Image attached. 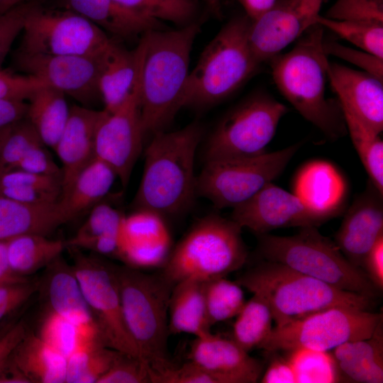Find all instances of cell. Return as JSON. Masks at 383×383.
I'll return each mask as SVG.
<instances>
[{
  "label": "cell",
  "instance_id": "obj_1",
  "mask_svg": "<svg viewBox=\"0 0 383 383\" xmlns=\"http://www.w3.org/2000/svg\"><path fill=\"white\" fill-rule=\"evenodd\" d=\"M200 26L150 30L140 38L139 96L145 135L165 131L184 107L190 55Z\"/></svg>",
  "mask_w": 383,
  "mask_h": 383
},
{
  "label": "cell",
  "instance_id": "obj_2",
  "mask_svg": "<svg viewBox=\"0 0 383 383\" xmlns=\"http://www.w3.org/2000/svg\"><path fill=\"white\" fill-rule=\"evenodd\" d=\"M202 135L203 128L197 123L152 135L133 201L135 209L164 216L179 214L192 206L196 196L195 155Z\"/></svg>",
  "mask_w": 383,
  "mask_h": 383
},
{
  "label": "cell",
  "instance_id": "obj_3",
  "mask_svg": "<svg viewBox=\"0 0 383 383\" xmlns=\"http://www.w3.org/2000/svg\"><path fill=\"white\" fill-rule=\"evenodd\" d=\"M323 28L316 24L288 52L274 57L273 80L285 99L331 139L345 133L343 117L326 97L329 61L323 49Z\"/></svg>",
  "mask_w": 383,
  "mask_h": 383
},
{
  "label": "cell",
  "instance_id": "obj_4",
  "mask_svg": "<svg viewBox=\"0 0 383 383\" xmlns=\"http://www.w3.org/2000/svg\"><path fill=\"white\" fill-rule=\"evenodd\" d=\"M236 282L268 304L275 326L332 307L367 310L372 298L340 289L279 262L264 260Z\"/></svg>",
  "mask_w": 383,
  "mask_h": 383
},
{
  "label": "cell",
  "instance_id": "obj_5",
  "mask_svg": "<svg viewBox=\"0 0 383 383\" xmlns=\"http://www.w3.org/2000/svg\"><path fill=\"white\" fill-rule=\"evenodd\" d=\"M251 20L239 16L225 24L201 52L189 72L184 107L215 105L237 91L257 71L248 43Z\"/></svg>",
  "mask_w": 383,
  "mask_h": 383
},
{
  "label": "cell",
  "instance_id": "obj_6",
  "mask_svg": "<svg viewBox=\"0 0 383 383\" xmlns=\"http://www.w3.org/2000/svg\"><path fill=\"white\" fill-rule=\"evenodd\" d=\"M124 321L152 375L172 365L167 355L168 309L173 285L159 271L116 266Z\"/></svg>",
  "mask_w": 383,
  "mask_h": 383
},
{
  "label": "cell",
  "instance_id": "obj_7",
  "mask_svg": "<svg viewBox=\"0 0 383 383\" xmlns=\"http://www.w3.org/2000/svg\"><path fill=\"white\" fill-rule=\"evenodd\" d=\"M241 231L231 218L217 214L201 218L172 248L160 272L173 286L185 279L226 277L248 260Z\"/></svg>",
  "mask_w": 383,
  "mask_h": 383
},
{
  "label": "cell",
  "instance_id": "obj_8",
  "mask_svg": "<svg viewBox=\"0 0 383 383\" xmlns=\"http://www.w3.org/2000/svg\"><path fill=\"white\" fill-rule=\"evenodd\" d=\"M257 237V250L265 260L281 263L342 290L371 298L377 293L365 272L353 265L316 227L301 228L290 236L267 233Z\"/></svg>",
  "mask_w": 383,
  "mask_h": 383
},
{
  "label": "cell",
  "instance_id": "obj_9",
  "mask_svg": "<svg viewBox=\"0 0 383 383\" xmlns=\"http://www.w3.org/2000/svg\"><path fill=\"white\" fill-rule=\"evenodd\" d=\"M301 145L299 143L252 157L206 161L196 177V195L217 209H233L281 174Z\"/></svg>",
  "mask_w": 383,
  "mask_h": 383
},
{
  "label": "cell",
  "instance_id": "obj_10",
  "mask_svg": "<svg viewBox=\"0 0 383 383\" xmlns=\"http://www.w3.org/2000/svg\"><path fill=\"white\" fill-rule=\"evenodd\" d=\"M287 108L264 93L250 95L228 111L209 138L205 161L263 154Z\"/></svg>",
  "mask_w": 383,
  "mask_h": 383
},
{
  "label": "cell",
  "instance_id": "obj_11",
  "mask_svg": "<svg viewBox=\"0 0 383 383\" xmlns=\"http://www.w3.org/2000/svg\"><path fill=\"white\" fill-rule=\"evenodd\" d=\"M382 320V313L332 307L273 327L260 349L267 353L296 348L330 351L344 343L370 338Z\"/></svg>",
  "mask_w": 383,
  "mask_h": 383
},
{
  "label": "cell",
  "instance_id": "obj_12",
  "mask_svg": "<svg viewBox=\"0 0 383 383\" xmlns=\"http://www.w3.org/2000/svg\"><path fill=\"white\" fill-rule=\"evenodd\" d=\"M67 248L100 341L116 351L141 357L124 321L116 265L79 249Z\"/></svg>",
  "mask_w": 383,
  "mask_h": 383
},
{
  "label": "cell",
  "instance_id": "obj_13",
  "mask_svg": "<svg viewBox=\"0 0 383 383\" xmlns=\"http://www.w3.org/2000/svg\"><path fill=\"white\" fill-rule=\"evenodd\" d=\"M17 51L98 58L111 38L99 26L69 9H45L40 3L28 14Z\"/></svg>",
  "mask_w": 383,
  "mask_h": 383
},
{
  "label": "cell",
  "instance_id": "obj_14",
  "mask_svg": "<svg viewBox=\"0 0 383 383\" xmlns=\"http://www.w3.org/2000/svg\"><path fill=\"white\" fill-rule=\"evenodd\" d=\"M139 78L140 70L133 91L121 106L112 113L105 111L95 137V157L113 170L123 187L127 186L141 153L145 135L140 106Z\"/></svg>",
  "mask_w": 383,
  "mask_h": 383
},
{
  "label": "cell",
  "instance_id": "obj_15",
  "mask_svg": "<svg viewBox=\"0 0 383 383\" xmlns=\"http://www.w3.org/2000/svg\"><path fill=\"white\" fill-rule=\"evenodd\" d=\"M15 67L91 108L101 100L98 58L25 53L16 50ZM102 101V100H101Z\"/></svg>",
  "mask_w": 383,
  "mask_h": 383
},
{
  "label": "cell",
  "instance_id": "obj_16",
  "mask_svg": "<svg viewBox=\"0 0 383 383\" xmlns=\"http://www.w3.org/2000/svg\"><path fill=\"white\" fill-rule=\"evenodd\" d=\"M324 0H279L254 21L248 43L261 64L277 56L290 43L317 24Z\"/></svg>",
  "mask_w": 383,
  "mask_h": 383
},
{
  "label": "cell",
  "instance_id": "obj_17",
  "mask_svg": "<svg viewBox=\"0 0 383 383\" xmlns=\"http://www.w3.org/2000/svg\"><path fill=\"white\" fill-rule=\"evenodd\" d=\"M231 219L257 235L286 227H317L326 221L296 194L272 182L233 209Z\"/></svg>",
  "mask_w": 383,
  "mask_h": 383
},
{
  "label": "cell",
  "instance_id": "obj_18",
  "mask_svg": "<svg viewBox=\"0 0 383 383\" xmlns=\"http://www.w3.org/2000/svg\"><path fill=\"white\" fill-rule=\"evenodd\" d=\"M172 250V240L163 216L135 209L125 216L120 231L118 258L136 269L161 268Z\"/></svg>",
  "mask_w": 383,
  "mask_h": 383
},
{
  "label": "cell",
  "instance_id": "obj_19",
  "mask_svg": "<svg viewBox=\"0 0 383 383\" xmlns=\"http://www.w3.org/2000/svg\"><path fill=\"white\" fill-rule=\"evenodd\" d=\"M382 235V194L370 182L347 210L334 243L353 265L361 268L366 255Z\"/></svg>",
  "mask_w": 383,
  "mask_h": 383
},
{
  "label": "cell",
  "instance_id": "obj_20",
  "mask_svg": "<svg viewBox=\"0 0 383 383\" xmlns=\"http://www.w3.org/2000/svg\"><path fill=\"white\" fill-rule=\"evenodd\" d=\"M189 359L211 373L218 383H255L260 379L262 363L232 339L211 331L195 337Z\"/></svg>",
  "mask_w": 383,
  "mask_h": 383
},
{
  "label": "cell",
  "instance_id": "obj_21",
  "mask_svg": "<svg viewBox=\"0 0 383 383\" xmlns=\"http://www.w3.org/2000/svg\"><path fill=\"white\" fill-rule=\"evenodd\" d=\"M327 74L340 108L348 109L380 134L383 130V81L338 63L329 62Z\"/></svg>",
  "mask_w": 383,
  "mask_h": 383
},
{
  "label": "cell",
  "instance_id": "obj_22",
  "mask_svg": "<svg viewBox=\"0 0 383 383\" xmlns=\"http://www.w3.org/2000/svg\"><path fill=\"white\" fill-rule=\"evenodd\" d=\"M38 282L48 309L67 319L80 337L98 336L91 313L72 265L58 257L47 267Z\"/></svg>",
  "mask_w": 383,
  "mask_h": 383
},
{
  "label": "cell",
  "instance_id": "obj_23",
  "mask_svg": "<svg viewBox=\"0 0 383 383\" xmlns=\"http://www.w3.org/2000/svg\"><path fill=\"white\" fill-rule=\"evenodd\" d=\"M106 113L83 106L70 109L67 124L54 148L62 164V194L94 157L98 126Z\"/></svg>",
  "mask_w": 383,
  "mask_h": 383
},
{
  "label": "cell",
  "instance_id": "obj_24",
  "mask_svg": "<svg viewBox=\"0 0 383 383\" xmlns=\"http://www.w3.org/2000/svg\"><path fill=\"white\" fill-rule=\"evenodd\" d=\"M293 193L327 221L341 213L348 186L340 171L325 160H313L297 172Z\"/></svg>",
  "mask_w": 383,
  "mask_h": 383
},
{
  "label": "cell",
  "instance_id": "obj_25",
  "mask_svg": "<svg viewBox=\"0 0 383 383\" xmlns=\"http://www.w3.org/2000/svg\"><path fill=\"white\" fill-rule=\"evenodd\" d=\"M99 86L106 112L112 113L126 101L136 83L140 65L139 44L129 50L120 40L111 38L98 57Z\"/></svg>",
  "mask_w": 383,
  "mask_h": 383
},
{
  "label": "cell",
  "instance_id": "obj_26",
  "mask_svg": "<svg viewBox=\"0 0 383 383\" xmlns=\"http://www.w3.org/2000/svg\"><path fill=\"white\" fill-rule=\"evenodd\" d=\"M63 7L88 19L118 40H135L150 30L165 29L162 21L140 16L116 0H60Z\"/></svg>",
  "mask_w": 383,
  "mask_h": 383
},
{
  "label": "cell",
  "instance_id": "obj_27",
  "mask_svg": "<svg viewBox=\"0 0 383 383\" xmlns=\"http://www.w3.org/2000/svg\"><path fill=\"white\" fill-rule=\"evenodd\" d=\"M332 350L345 382H383L382 320L370 338L344 343Z\"/></svg>",
  "mask_w": 383,
  "mask_h": 383
},
{
  "label": "cell",
  "instance_id": "obj_28",
  "mask_svg": "<svg viewBox=\"0 0 383 383\" xmlns=\"http://www.w3.org/2000/svg\"><path fill=\"white\" fill-rule=\"evenodd\" d=\"M58 202L31 205L0 196V241L25 234L48 236L69 222Z\"/></svg>",
  "mask_w": 383,
  "mask_h": 383
},
{
  "label": "cell",
  "instance_id": "obj_29",
  "mask_svg": "<svg viewBox=\"0 0 383 383\" xmlns=\"http://www.w3.org/2000/svg\"><path fill=\"white\" fill-rule=\"evenodd\" d=\"M116 177L109 165L94 157L82 170L59 200V205L68 221H72L101 202L111 190Z\"/></svg>",
  "mask_w": 383,
  "mask_h": 383
},
{
  "label": "cell",
  "instance_id": "obj_30",
  "mask_svg": "<svg viewBox=\"0 0 383 383\" xmlns=\"http://www.w3.org/2000/svg\"><path fill=\"white\" fill-rule=\"evenodd\" d=\"M168 318L170 335L188 333L199 337L211 331L204 299V282L185 279L173 286Z\"/></svg>",
  "mask_w": 383,
  "mask_h": 383
},
{
  "label": "cell",
  "instance_id": "obj_31",
  "mask_svg": "<svg viewBox=\"0 0 383 383\" xmlns=\"http://www.w3.org/2000/svg\"><path fill=\"white\" fill-rule=\"evenodd\" d=\"M29 383H64L67 358L28 330L11 355Z\"/></svg>",
  "mask_w": 383,
  "mask_h": 383
},
{
  "label": "cell",
  "instance_id": "obj_32",
  "mask_svg": "<svg viewBox=\"0 0 383 383\" xmlns=\"http://www.w3.org/2000/svg\"><path fill=\"white\" fill-rule=\"evenodd\" d=\"M61 91L45 86L28 98L26 118L45 146L54 150L69 118L70 109Z\"/></svg>",
  "mask_w": 383,
  "mask_h": 383
},
{
  "label": "cell",
  "instance_id": "obj_33",
  "mask_svg": "<svg viewBox=\"0 0 383 383\" xmlns=\"http://www.w3.org/2000/svg\"><path fill=\"white\" fill-rule=\"evenodd\" d=\"M8 261L12 272L27 277L47 267L67 248L65 241L39 234H25L6 242Z\"/></svg>",
  "mask_w": 383,
  "mask_h": 383
},
{
  "label": "cell",
  "instance_id": "obj_34",
  "mask_svg": "<svg viewBox=\"0 0 383 383\" xmlns=\"http://www.w3.org/2000/svg\"><path fill=\"white\" fill-rule=\"evenodd\" d=\"M119 352L105 346L96 336L80 337L67 358L66 383H98Z\"/></svg>",
  "mask_w": 383,
  "mask_h": 383
},
{
  "label": "cell",
  "instance_id": "obj_35",
  "mask_svg": "<svg viewBox=\"0 0 383 383\" xmlns=\"http://www.w3.org/2000/svg\"><path fill=\"white\" fill-rule=\"evenodd\" d=\"M272 321L268 304L260 296L253 294L235 316L231 339L248 353L260 349L272 332Z\"/></svg>",
  "mask_w": 383,
  "mask_h": 383
},
{
  "label": "cell",
  "instance_id": "obj_36",
  "mask_svg": "<svg viewBox=\"0 0 383 383\" xmlns=\"http://www.w3.org/2000/svg\"><path fill=\"white\" fill-rule=\"evenodd\" d=\"M352 143L370 177L383 194V141L377 133L346 109L340 108Z\"/></svg>",
  "mask_w": 383,
  "mask_h": 383
},
{
  "label": "cell",
  "instance_id": "obj_37",
  "mask_svg": "<svg viewBox=\"0 0 383 383\" xmlns=\"http://www.w3.org/2000/svg\"><path fill=\"white\" fill-rule=\"evenodd\" d=\"M204 299L211 327L235 317L246 301L243 288L226 277L204 282Z\"/></svg>",
  "mask_w": 383,
  "mask_h": 383
},
{
  "label": "cell",
  "instance_id": "obj_38",
  "mask_svg": "<svg viewBox=\"0 0 383 383\" xmlns=\"http://www.w3.org/2000/svg\"><path fill=\"white\" fill-rule=\"evenodd\" d=\"M125 215L107 203L99 202L90 209L84 223L76 234L65 241L66 246L82 249L87 244L99 240H119Z\"/></svg>",
  "mask_w": 383,
  "mask_h": 383
},
{
  "label": "cell",
  "instance_id": "obj_39",
  "mask_svg": "<svg viewBox=\"0 0 383 383\" xmlns=\"http://www.w3.org/2000/svg\"><path fill=\"white\" fill-rule=\"evenodd\" d=\"M287 352V357L296 376V382H345L332 353L329 351L296 348Z\"/></svg>",
  "mask_w": 383,
  "mask_h": 383
},
{
  "label": "cell",
  "instance_id": "obj_40",
  "mask_svg": "<svg viewBox=\"0 0 383 383\" xmlns=\"http://www.w3.org/2000/svg\"><path fill=\"white\" fill-rule=\"evenodd\" d=\"M317 23L331 30L358 49L383 59V23L338 21L321 15Z\"/></svg>",
  "mask_w": 383,
  "mask_h": 383
},
{
  "label": "cell",
  "instance_id": "obj_41",
  "mask_svg": "<svg viewBox=\"0 0 383 383\" xmlns=\"http://www.w3.org/2000/svg\"><path fill=\"white\" fill-rule=\"evenodd\" d=\"M42 143L26 117L0 129V172L16 168L29 150Z\"/></svg>",
  "mask_w": 383,
  "mask_h": 383
},
{
  "label": "cell",
  "instance_id": "obj_42",
  "mask_svg": "<svg viewBox=\"0 0 383 383\" xmlns=\"http://www.w3.org/2000/svg\"><path fill=\"white\" fill-rule=\"evenodd\" d=\"M131 11L160 21H167L180 27L192 23L197 14L196 0H116Z\"/></svg>",
  "mask_w": 383,
  "mask_h": 383
},
{
  "label": "cell",
  "instance_id": "obj_43",
  "mask_svg": "<svg viewBox=\"0 0 383 383\" xmlns=\"http://www.w3.org/2000/svg\"><path fill=\"white\" fill-rule=\"evenodd\" d=\"M46 344L67 358L79 342V328L72 322L48 309L37 334Z\"/></svg>",
  "mask_w": 383,
  "mask_h": 383
},
{
  "label": "cell",
  "instance_id": "obj_44",
  "mask_svg": "<svg viewBox=\"0 0 383 383\" xmlns=\"http://www.w3.org/2000/svg\"><path fill=\"white\" fill-rule=\"evenodd\" d=\"M98 383H152V370L141 357L119 352Z\"/></svg>",
  "mask_w": 383,
  "mask_h": 383
},
{
  "label": "cell",
  "instance_id": "obj_45",
  "mask_svg": "<svg viewBox=\"0 0 383 383\" xmlns=\"http://www.w3.org/2000/svg\"><path fill=\"white\" fill-rule=\"evenodd\" d=\"M325 16L338 21L383 23V0H336Z\"/></svg>",
  "mask_w": 383,
  "mask_h": 383
},
{
  "label": "cell",
  "instance_id": "obj_46",
  "mask_svg": "<svg viewBox=\"0 0 383 383\" xmlns=\"http://www.w3.org/2000/svg\"><path fill=\"white\" fill-rule=\"evenodd\" d=\"M38 1H23L0 14V70L11 47L23 30L26 18Z\"/></svg>",
  "mask_w": 383,
  "mask_h": 383
},
{
  "label": "cell",
  "instance_id": "obj_47",
  "mask_svg": "<svg viewBox=\"0 0 383 383\" xmlns=\"http://www.w3.org/2000/svg\"><path fill=\"white\" fill-rule=\"evenodd\" d=\"M323 49L327 55H333L360 67L383 81V59L360 49H354L337 42L323 41Z\"/></svg>",
  "mask_w": 383,
  "mask_h": 383
},
{
  "label": "cell",
  "instance_id": "obj_48",
  "mask_svg": "<svg viewBox=\"0 0 383 383\" xmlns=\"http://www.w3.org/2000/svg\"><path fill=\"white\" fill-rule=\"evenodd\" d=\"M45 86L48 85L33 77L0 70V99H20L27 101L34 91Z\"/></svg>",
  "mask_w": 383,
  "mask_h": 383
},
{
  "label": "cell",
  "instance_id": "obj_49",
  "mask_svg": "<svg viewBox=\"0 0 383 383\" xmlns=\"http://www.w3.org/2000/svg\"><path fill=\"white\" fill-rule=\"evenodd\" d=\"M38 291V282L30 279L0 285V321L24 304Z\"/></svg>",
  "mask_w": 383,
  "mask_h": 383
},
{
  "label": "cell",
  "instance_id": "obj_50",
  "mask_svg": "<svg viewBox=\"0 0 383 383\" xmlns=\"http://www.w3.org/2000/svg\"><path fill=\"white\" fill-rule=\"evenodd\" d=\"M42 143L29 150L16 168L62 180V170ZM15 169V168H14Z\"/></svg>",
  "mask_w": 383,
  "mask_h": 383
},
{
  "label": "cell",
  "instance_id": "obj_51",
  "mask_svg": "<svg viewBox=\"0 0 383 383\" xmlns=\"http://www.w3.org/2000/svg\"><path fill=\"white\" fill-rule=\"evenodd\" d=\"M362 267L373 285L383 288V235L380 236L366 255Z\"/></svg>",
  "mask_w": 383,
  "mask_h": 383
},
{
  "label": "cell",
  "instance_id": "obj_52",
  "mask_svg": "<svg viewBox=\"0 0 383 383\" xmlns=\"http://www.w3.org/2000/svg\"><path fill=\"white\" fill-rule=\"evenodd\" d=\"M266 371L260 378L262 383H297L296 376L287 357H272Z\"/></svg>",
  "mask_w": 383,
  "mask_h": 383
},
{
  "label": "cell",
  "instance_id": "obj_53",
  "mask_svg": "<svg viewBox=\"0 0 383 383\" xmlns=\"http://www.w3.org/2000/svg\"><path fill=\"white\" fill-rule=\"evenodd\" d=\"M28 104L20 99H0V129L26 117Z\"/></svg>",
  "mask_w": 383,
  "mask_h": 383
},
{
  "label": "cell",
  "instance_id": "obj_54",
  "mask_svg": "<svg viewBox=\"0 0 383 383\" xmlns=\"http://www.w3.org/2000/svg\"><path fill=\"white\" fill-rule=\"evenodd\" d=\"M28 329L26 324L20 321L6 333L0 335V367L7 360L17 345L25 337Z\"/></svg>",
  "mask_w": 383,
  "mask_h": 383
},
{
  "label": "cell",
  "instance_id": "obj_55",
  "mask_svg": "<svg viewBox=\"0 0 383 383\" xmlns=\"http://www.w3.org/2000/svg\"><path fill=\"white\" fill-rule=\"evenodd\" d=\"M7 241H0V285L28 280L15 274L10 268L7 257Z\"/></svg>",
  "mask_w": 383,
  "mask_h": 383
},
{
  "label": "cell",
  "instance_id": "obj_56",
  "mask_svg": "<svg viewBox=\"0 0 383 383\" xmlns=\"http://www.w3.org/2000/svg\"><path fill=\"white\" fill-rule=\"evenodd\" d=\"M239 1L246 12V16L251 21H254L271 9L277 0Z\"/></svg>",
  "mask_w": 383,
  "mask_h": 383
},
{
  "label": "cell",
  "instance_id": "obj_57",
  "mask_svg": "<svg viewBox=\"0 0 383 383\" xmlns=\"http://www.w3.org/2000/svg\"><path fill=\"white\" fill-rule=\"evenodd\" d=\"M0 383H29L10 357L0 367Z\"/></svg>",
  "mask_w": 383,
  "mask_h": 383
},
{
  "label": "cell",
  "instance_id": "obj_58",
  "mask_svg": "<svg viewBox=\"0 0 383 383\" xmlns=\"http://www.w3.org/2000/svg\"><path fill=\"white\" fill-rule=\"evenodd\" d=\"M24 1L25 0H2L0 2V14Z\"/></svg>",
  "mask_w": 383,
  "mask_h": 383
},
{
  "label": "cell",
  "instance_id": "obj_59",
  "mask_svg": "<svg viewBox=\"0 0 383 383\" xmlns=\"http://www.w3.org/2000/svg\"><path fill=\"white\" fill-rule=\"evenodd\" d=\"M213 12H218L222 0H201Z\"/></svg>",
  "mask_w": 383,
  "mask_h": 383
},
{
  "label": "cell",
  "instance_id": "obj_60",
  "mask_svg": "<svg viewBox=\"0 0 383 383\" xmlns=\"http://www.w3.org/2000/svg\"><path fill=\"white\" fill-rule=\"evenodd\" d=\"M2 0H0V2Z\"/></svg>",
  "mask_w": 383,
  "mask_h": 383
}]
</instances>
